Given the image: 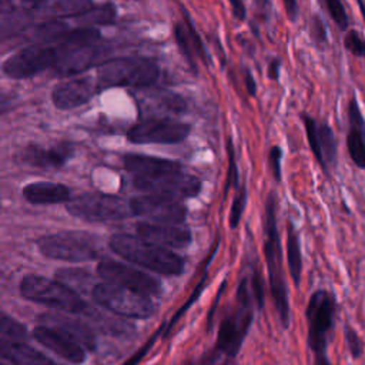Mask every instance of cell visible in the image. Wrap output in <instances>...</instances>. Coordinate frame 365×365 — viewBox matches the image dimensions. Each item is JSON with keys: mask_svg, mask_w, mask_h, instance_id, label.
<instances>
[{"mask_svg": "<svg viewBox=\"0 0 365 365\" xmlns=\"http://www.w3.org/2000/svg\"><path fill=\"white\" fill-rule=\"evenodd\" d=\"M228 3L231 6L234 19L238 21H244L247 19V7L244 0H228Z\"/></svg>", "mask_w": 365, "mask_h": 365, "instance_id": "f6af8a7d", "label": "cell"}, {"mask_svg": "<svg viewBox=\"0 0 365 365\" xmlns=\"http://www.w3.org/2000/svg\"><path fill=\"white\" fill-rule=\"evenodd\" d=\"M345 341L348 344V348L351 351V355L354 358H359L362 354V342L354 328L349 325H345Z\"/></svg>", "mask_w": 365, "mask_h": 365, "instance_id": "b9f144b4", "label": "cell"}, {"mask_svg": "<svg viewBox=\"0 0 365 365\" xmlns=\"http://www.w3.org/2000/svg\"><path fill=\"white\" fill-rule=\"evenodd\" d=\"M244 86H245V90L250 97L257 96V81L252 76V71L248 67L244 70Z\"/></svg>", "mask_w": 365, "mask_h": 365, "instance_id": "7dc6e473", "label": "cell"}, {"mask_svg": "<svg viewBox=\"0 0 365 365\" xmlns=\"http://www.w3.org/2000/svg\"><path fill=\"white\" fill-rule=\"evenodd\" d=\"M137 234L165 248H184L191 242L190 230L177 224H160L143 221L137 224Z\"/></svg>", "mask_w": 365, "mask_h": 365, "instance_id": "ac0fdd59", "label": "cell"}, {"mask_svg": "<svg viewBox=\"0 0 365 365\" xmlns=\"http://www.w3.org/2000/svg\"><path fill=\"white\" fill-rule=\"evenodd\" d=\"M41 319L46 322L47 327H53V328L67 334L73 339H76L80 345H83L88 349H94V346H96L94 334L91 332V329L87 325L81 324L80 321L71 319L66 315H58V314H46V315H41Z\"/></svg>", "mask_w": 365, "mask_h": 365, "instance_id": "d4e9b609", "label": "cell"}, {"mask_svg": "<svg viewBox=\"0 0 365 365\" xmlns=\"http://www.w3.org/2000/svg\"><path fill=\"white\" fill-rule=\"evenodd\" d=\"M130 205L133 215L143 217L150 222L180 224L187 215V208L181 200L165 195L143 194L134 197L130 201Z\"/></svg>", "mask_w": 365, "mask_h": 365, "instance_id": "4fadbf2b", "label": "cell"}, {"mask_svg": "<svg viewBox=\"0 0 365 365\" xmlns=\"http://www.w3.org/2000/svg\"><path fill=\"white\" fill-rule=\"evenodd\" d=\"M257 11L261 14L264 21H269L271 17V0H252Z\"/></svg>", "mask_w": 365, "mask_h": 365, "instance_id": "c3c4849f", "label": "cell"}, {"mask_svg": "<svg viewBox=\"0 0 365 365\" xmlns=\"http://www.w3.org/2000/svg\"><path fill=\"white\" fill-rule=\"evenodd\" d=\"M17 104V96L11 91L0 90V115L13 110Z\"/></svg>", "mask_w": 365, "mask_h": 365, "instance_id": "7bdbcfd3", "label": "cell"}, {"mask_svg": "<svg viewBox=\"0 0 365 365\" xmlns=\"http://www.w3.org/2000/svg\"><path fill=\"white\" fill-rule=\"evenodd\" d=\"M23 195L31 204H58L70 200V190L64 184L37 181L24 185Z\"/></svg>", "mask_w": 365, "mask_h": 365, "instance_id": "603a6c76", "label": "cell"}, {"mask_svg": "<svg viewBox=\"0 0 365 365\" xmlns=\"http://www.w3.org/2000/svg\"><path fill=\"white\" fill-rule=\"evenodd\" d=\"M348 133L345 137L346 151L354 165L365 171V117L354 93L346 107Z\"/></svg>", "mask_w": 365, "mask_h": 365, "instance_id": "9a60e30c", "label": "cell"}, {"mask_svg": "<svg viewBox=\"0 0 365 365\" xmlns=\"http://www.w3.org/2000/svg\"><path fill=\"white\" fill-rule=\"evenodd\" d=\"M278 198L277 191L271 190L264 202V257L268 269V281L271 295L279 315L282 327L287 329L289 327V298H288V288L287 281L284 277V267H282V247L278 232Z\"/></svg>", "mask_w": 365, "mask_h": 365, "instance_id": "6da1fadb", "label": "cell"}, {"mask_svg": "<svg viewBox=\"0 0 365 365\" xmlns=\"http://www.w3.org/2000/svg\"><path fill=\"white\" fill-rule=\"evenodd\" d=\"M60 47L51 44H33L14 54L3 63V71L10 78L21 80L33 77L47 68H54L60 58Z\"/></svg>", "mask_w": 365, "mask_h": 365, "instance_id": "9c48e42d", "label": "cell"}, {"mask_svg": "<svg viewBox=\"0 0 365 365\" xmlns=\"http://www.w3.org/2000/svg\"><path fill=\"white\" fill-rule=\"evenodd\" d=\"M27 7H30V9H34L40 1H43V0H21Z\"/></svg>", "mask_w": 365, "mask_h": 365, "instance_id": "f5cc1de1", "label": "cell"}, {"mask_svg": "<svg viewBox=\"0 0 365 365\" xmlns=\"http://www.w3.org/2000/svg\"><path fill=\"white\" fill-rule=\"evenodd\" d=\"M91 297L106 309L127 318H148L154 314V304L148 295L111 284H96Z\"/></svg>", "mask_w": 365, "mask_h": 365, "instance_id": "52a82bcc", "label": "cell"}, {"mask_svg": "<svg viewBox=\"0 0 365 365\" xmlns=\"http://www.w3.org/2000/svg\"><path fill=\"white\" fill-rule=\"evenodd\" d=\"M93 7L91 0H43L33 10L43 17H77Z\"/></svg>", "mask_w": 365, "mask_h": 365, "instance_id": "484cf974", "label": "cell"}, {"mask_svg": "<svg viewBox=\"0 0 365 365\" xmlns=\"http://www.w3.org/2000/svg\"><path fill=\"white\" fill-rule=\"evenodd\" d=\"M77 23L81 27H93L97 24H108L115 20V9L113 4L93 6L83 14L77 16Z\"/></svg>", "mask_w": 365, "mask_h": 365, "instance_id": "4dcf8cb0", "label": "cell"}, {"mask_svg": "<svg viewBox=\"0 0 365 365\" xmlns=\"http://www.w3.org/2000/svg\"><path fill=\"white\" fill-rule=\"evenodd\" d=\"M97 91V81L83 76L57 84L51 93V100L57 108L70 110L90 101Z\"/></svg>", "mask_w": 365, "mask_h": 365, "instance_id": "2e32d148", "label": "cell"}, {"mask_svg": "<svg viewBox=\"0 0 365 365\" xmlns=\"http://www.w3.org/2000/svg\"><path fill=\"white\" fill-rule=\"evenodd\" d=\"M58 281L64 282L67 287H70L73 291L76 289H86L84 285H87L88 275L83 269H73V268H64L57 271Z\"/></svg>", "mask_w": 365, "mask_h": 365, "instance_id": "8d00e7d4", "label": "cell"}, {"mask_svg": "<svg viewBox=\"0 0 365 365\" xmlns=\"http://www.w3.org/2000/svg\"><path fill=\"white\" fill-rule=\"evenodd\" d=\"M299 118L302 121V125H304V130H305V137H307V143H308V147L315 158V161L318 163L321 171L329 177V173L325 167V163H324V158H322V153H321V144H319V135H318V120L315 117H312L311 114L308 113H299Z\"/></svg>", "mask_w": 365, "mask_h": 365, "instance_id": "f546056e", "label": "cell"}, {"mask_svg": "<svg viewBox=\"0 0 365 365\" xmlns=\"http://www.w3.org/2000/svg\"><path fill=\"white\" fill-rule=\"evenodd\" d=\"M182 23L174 26V36L178 48L187 58L188 64L195 70V57H198L204 64H208V56L205 47L190 19V14L182 9Z\"/></svg>", "mask_w": 365, "mask_h": 365, "instance_id": "ffe728a7", "label": "cell"}, {"mask_svg": "<svg viewBox=\"0 0 365 365\" xmlns=\"http://www.w3.org/2000/svg\"><path fill=\"white\" fill-rule=\"evenodd\" d=\"M356 1V6H358V10L361 13V17H362V21L365 24V0H355Z\"/></svg>", "mask_w": 365, "mask_h": 365, "instance_id": "f907efd6", "label": "cell"}, {"mask_svg": "<svg viewBox=\"0 0 365 365\" xmlns=\"http://www.w3.org/2000/svg\"><path fill=\"white\" fill-rule=\"evenodd\" d=\"M335 298L325 289L315 291L307 305L305 314L308 321L307 342L315 356V365H332L328 355V332L334 327Z\"/></svg>", "mask_w": 365, "mask_h": 365, "instance_id": "277c9868", "label": "cell"}, {"mask_svg": "<svg viewBox=\"0 0 365 365\" xmlns=\"http://www.w3.org/2000/svg\"><path fill=\"white\" fill-rule=\"evenodd\" d=\"M281 67H282V60L279 57H272L271 61L268 63V68H267L268 78L272 81H279Z\"/></svg>", "mask_w": 365, "mask_h": 365, "instance_id": "ee69618b", "label": "cell"}, {"mask_svg": "<svg viewBox=\"0 0 365 365\" xmlns=\"http://www.w3.org/2000/svg\"><path fill=\"white\" fill-rule=\"evenodd\" d=\"M34 338L44 345L47 349L53 351L58 356L64 358L73 364H81L86 359L84 346L80 345L76 339L68 336L67 334L47 325L36 327L33 331Z\"/></svg>", "mask_w": 365, "mask_h": 365, "instance_id": "e0dca14e", "label": "cell"}, {"mask_svg": "<svg viewBox=\"0 0 365 365\" xmlns=\"http://www.w3.org/2000/svg\"><path fill=\"white\" fill-rule=\"evenodd\" d=\"M73 153L74 148L70 143H60L47 148L40 145H29L23 153V158L36 167L56 168L64 165L71 158Z\"/></svg>", "mask_w": 365, "mask_h": 365, "instance_id": "44dd1931", "label": "cell"}, {"mask_svg": "<svg viewBox=\"0 0 365 365\" xmlns=\"http://www.w3.org/2000/svg\"><path fill=\"white\" fill-rule=\"evenodd\" d=\"M0 354L13 365H54L46 355L20 341L1 339Z\"/></svg>", "mask_w": 365, "mask_h": 365, "instance_id": "cb8c5ba5", "label": "cell"}, {"mask_svg": "<svg viewBox=\"0 0 365 365\" xmlns=\"http://www.w3.org/2000/svg\"><path fill=\"white\" fill-rule=\"evenodd\" d=\"M0 365H4V364H0Z\"/></svg>", "mask_w": 365, "mask_h": 365, "instance_id": "db71d44e", "label": "cell"}, {"mask_svg": "<svg viewBox=\"0 0 365 365\" xmlns=\"http://www.w3.org/2000/svg\"><path fill=\"white\" fill-rule=\"evenodd\" d=\"M40 251L53 259L80 262L97 257V250L84 235L74 232H58L38 240Z\"/></svg>", "mask_w": 365, "mask_h": 365, "instance_id": "8fae6325", "label": "cell"}, {"mask_svg": "<svg viewBox=\"0 0 365 365\" xmlns=\"http://www.w3.org/2000/svg\"><path fill=\"white\" fill-rule=\"evenodd\" d=\"M198 365H220V362H218V358H217V356H211L210 359H205L204 362H201V364H198Z\"/></svg>", "mask_w": 365, "mask_h": 365, "instance_id": "816d5d0a", "label": "cell"}, {"mask_svg": "<svg viewBox=\"0 0 365 365\" xmlns=\"http://www.w3.org/2000/svg\"><path fill=\"white\" fill-rule=\"evenodd\" d=\"M97 272L103 279H106V282H111L148 297L158 295L161 292V284L157 278L114 259L101 261L97 267Z\"/></svg>", "mask_w": 365, "mask_h": 365, "instance_id": "5bb4252c", "label": "cell"}, {"mask_svg": "<svg viewBox=\"0 0 365 365\" xmlns=\"http://www.w3.org/2000/svg\"><path fill=\"white\" fill-rule=\"evenodd\" d=\"M190 125L170 118H148L133 125L127 138L134 144H175L185 140Z\"/></svg>", "mask_w": 365, "mask_h": 365, "instance_id": "7c38bea8", "label": "cell"}, {"mask_svg": "<svg viewBox=\"0 0 365 365\" xmlns=\"http://www.w3.org/2000/svg\"><path fill=\"white\" fill-rule=\"evenodd\" d=\"M0 335L4 336V339H11V341H19L27 335L26 328L9 317L7 314L0 311Z\"/></svg>", "mask_w": 365, "mask_h": 365, "instance_id": "d590c367", "label": "cell"}, {"mask_svg": "<svg viewBox=\"0 0 365 365\" xmlns=\"http://www.w3.org/2000/svg\"><path fill=\"white\" fill-rule=\"evenodd\" d=\"M252 324V302L248 279L242 278L237 289V308L220 324L217 348L228 356H235Z\"/></svg>", "mask_w": 365, "mask_h": 365, "instance_id": "5b68a950", "label": "cell"}, {"mask_svg": "<svg viewBox=\"0 0 365 365\" xmlns=\"http://www.w3.org/2000/svg\"><path fill=\"white\" fill-rule=\"evenodd\" d=\"M364 214H365V211H364Z\"/></svg>", "mask_w": 365, "mask_h": 365, "instance_id": "11a10c76", "label": "cell"}, {"mask_svg": "<svg viewBox=\"0 0 365 365\" xmlns=\"http://www.w3.org/2000/svg\"><path fill=\"white\" fill-rule=\"evenodd\" d=\"M251 291H252V297H254V301L257 302L258 309H262L264 304H265L264 278H262V275H261V272L258 269H255L252 272V277H251Z\"/></svg>", "mask_w": 365, "mask_h": 365, "instance_id": "60d3db41", "label": "cell"}, {"mask_svg": "<svg viewBox=\"0 0 365 365\" xmlns=\"http://www.w3.org/2000/svg\"><path fill=\"white\" fill-rule=\"evenodd\" d=\"M282 6L285 10V14L291 23H295L299 16V6L298 0H282Z\"/></svg>", "mask_w": 365, "mask_h": 365, "instance_id": "bcb514c9", "label": "cell"}, {"mask_svg": "<svg viewBox=\"0 0 365 365\" xmlns=\"http://www.w3.org/2000/svg\"><path fill=\"white\" fill-rule=\"evenodd\" d=\"M308 36L314 47L319 51H325L329 47V36L327 24L319 13H312L308 20Z\"/></svg>", "mask_w": 365, "mask_h": 365, "instance_id": "d6a6232c", "label": "cell"}, {"mask_svg": "<svg viewBox=\"0 0 365 365\" xmlns=\"http://www.w3.org/2000/svg\"><path fill=\"white\" fill-rule=\"evenodd\" d=\"M111 250L124 259L163 275H178L182 259L170 248L157 245L140 235L114 234L110 238Z\"/></svg>", "mask_w": 365, "mask_h": 365, "instance_id": "7a4b0ae2", "label": "cell"}, {"mask_svg": "<svg viewBox=\"0 0 365 365\" xmlns=\"http://www.w3.org/2000/svg\"><path fill=\"white\" fill-rule=\"evenodd\" d=\"M67 210L71 215L91 222L118 221L133 215L130 202L103 192L80 194L67 201Z\"/></svg>", "mask_w": 365, "mask_h": 365, "instance_id": "ba28073f", "label": "cell"}, {"mask_svg": "<svg viewBox=\"0 0 365 365\" xmlns=\"http://www.w3.org/2000/svg\"><path fill=\"white\" fill-rule=\"evenodd\" d=\"M287 265L294 284L298 287L301 284L302 252L298 231L291 220L287 222Z\"/></svg>", "mask_w": 365, "mask_h": 365, "instance_id": "83f0119b", "label": "cell"}, {"mask_svg": "<svg viewBox=\"0 0 365 365\" xmlns=\"http://www.w3.org/2000/svg\"><path fill=\"white\" fill-rule=\"evenodd\" d=\"M227 154H228V168H227V178H225V185H224V197H227L228 190L231 187H237L240 185V174H238V165H237V160H235V150H234V144L232 140L228 137L227 138Z\"/></svg>", "mask_w": 365, "mask_h": 365, "instance_id": "74e56055", "label": "cell"}, {"mask_svg": "<svg viewBox=\"0 0 365 365\" xmlns=\"http://www.w3.org/2000/svg\"><path fill=\"white\" fill-rule=\"evenodd\" d=\"M60 51H61L60 58L53 68L60 76H71V74L83 73L87 68H90L94 63H97L103 54L97 43L90 46L68 48V50H63L60 47Z\"/></svg>", "mask_w": 365, "mask_h": 365, "instance_id": "d6986e66", "label": "cell"}, {"mask_svg": "<svg viewBox=\"0 0 365 365\" xmlns=\"http://www.w3.org/2000/svg\"><path fill=\"white\" fill-rule=\"evenodd\" d=\"M364 58H365V57H364Z\"/></svg>", "mask_w": 365, "mask_h": 365, "instance_id": "9f6ffc18", "label": "cell"}, {"mask_svg": "<svg viewBox=\"0 0 365 365\" xmlns=\"http://www.w3.org/2000/svg\"><path fill=\"white\" fill-rule=\"evenodd\" d=\"M21 295L30 301L66 312H80L84 308L81 297L61 281L40 275H26L20 284Z\"/></svg>", "mask_w": 365, "mask_h": 365, "instance_id": "8992f818", "label": "cell"}, {"mask_svg": "<svg viewBox=\"0 0 365 365\" xmlns=\"http://www.w3.org/2000/svg\"><path fill=\"white\" fill-rule=\"evenodd\" d=\"M282 158H284V150L281 145L274 144L271 145L269 151H268V167L272 175V180L275 182H281L282 181Z\"/></svg>", "mask_w": 365, "mask_h": 365, "instance_id": "ab89813d", "label": "cell"}, {"mask_svg": "<svg viewBox=\"0 0 365 365\" xmlns=\"http://www.w3.org/2000/svg\"><path fill=\"white\" fill-rule=\"evenodd\" d=\"M160 68L157 63L145 57H120L101 63L97 67V86L111 87H147L157 81Z\"/></svg>", "mask_w": 365, "mask_h": 365, "instance_id": "3957f363", "label": "cell"}, {"mask_svg": "<svg viewBox=\"0 0 365 365\" xmlns=\"http://www.w3.org/2000/svg\"><path fill=\"white\" fill-rule=\"evenodd\" d=\"M133 184L137 190L145 194L165 195L177 200L195 197L201 191V181L197 177L182 171L148 177L135 175Z\"/></svg>", "mask_w": 365, "mask_h": 365, "instance_id": "30bf717a", "label": "cell"}, {"mask_svg": "<svg viewBox=\"0 0 365 365\" xmlns=\"http://www.w3.org/2000/svg\"><path fill=\"white\" fill-rule=\"evenodd\" d=\"M247 200H248V190H247L245 184H241L237 188V194H235V197L232 200L231 210H230L228 222H230L231 228H237L238 227V224H240V221L242 218L245 205H247Z\"/></svg>", "mask_w": 365, "mask_h": 365, "instance_id": "e575fe53", "label": "cell"}, {"mask_svg": "<svg viewBox=\"0 0 365 365\" xmlns=\"http://www.w3.org/2000/svg\"><path fill=\"white\" fill-rule=\"evenodd\" d=\"M324 3L325 10L328 11L331 20L334 24L338 27L341 31H348L349 30V17L346 13V9L342 3V0H321Z\"/></svg>", "mask_w": 365, "mask_h": 365, "instance_id": "836d02e7", "label": "cell"}, {"mask_svg": "<svg viewBox=\"0 0 365 365\" xmlns=\"http://www.w3.org/2000/svg\"><path fill=\"white\" fill-rule=\"evenodd\" d=\"M124 167L127 171L135 175H158L167 173L181 171V165L175 161L158 157H150L143 154H127L124 155Z\"/></svg>", "mask_w": 365, "mask_h": 365, "instance_id": "7402d4cb", "label": "cell"}, {"mask_svg": "<svg viewBox=\"0 0 365 365\" xmlns=\"http://www.w3.org/2000/svg\"><path fill=\"white\" fill-rule=\"evenodd\" d=\"M31 13L27 9L10 7L0 10V41L7 40L23 30L31 23Z\"/></svg>", "mask_w": 365, "mask_h": 365, "instance_id": "4316f807", "label": "cell"}, {"mask_svg": "<svg viewBox=\"0 0 365 365\" xmlns=\"http://www.w3.org/2000/svg\"><path fill=\"white\" fill-rule=\"evenodd\" d=\"M344 48L348 53H351L354 57H358V58L365 57V40L355 29H349L348 31H345Z\"/></svg>", "mask_w": 365, "mask_h": 365, "instance_id": "f35d334b", "label": "cell"}, {"mask_svg": "<svg viewBox=\"0 0 365 365\" xmlns=\"http://www.w3.org/2000/svg\"><path fill=\"white\" fill-rule=\"evenodd\" d=\"M318 135H319V144H321V153L325 163V167L329 173V170L335 168L338 164V143L334 133V128L327 121H318Z\"/></svg>", "mask_w": 365, "mask_h": 365, "instance_id": "f1b7e54d", "label": "cell"}, {"mask_svg": "<svg viewBox=\"0 0 365 365\" xmlns=\"http://www.w3.org/2000/svg\"><path fill=\"white\" fill-rule=\"evenodd\" d=\"M67 31V26L61 19H50L34 27L31 34L37 44H50L56 43Z\"/></svg>", "mask_w": 365, "mask_h": 365, "instance_id": "1f68e13d", "label": "cell"}, {"mask_svg": "<svg viewBox=\"0 0 365 365\" xmlns=\"http://www.w3.org/2000/svg\"><path fill=\"white\" fill-rule=\"evenodd\" d=\"M153 341H154V338H151V339L148 341V344H147L144 348H141V349H140V351H138V352H137V354H135L133 358H130V359H128V361H127L124 365H137V364H138V361H140V359L144 356V354H145V352L148 351V348L151 346Z\"/></svg>", "mask_w": 365, "mask_h": 365, "instance_id": "681fc988", "label": "cell"}]
</instances>
